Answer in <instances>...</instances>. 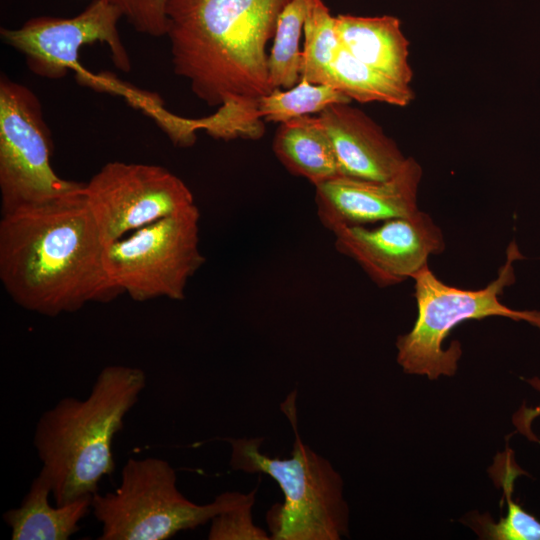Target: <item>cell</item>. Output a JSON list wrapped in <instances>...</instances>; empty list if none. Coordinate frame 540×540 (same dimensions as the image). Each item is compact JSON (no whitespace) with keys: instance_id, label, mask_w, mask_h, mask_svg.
I'll use <instances>...</instances> for the list:
<instances>
[{"instance_id":"6da1fadb","label":"cell","mask_w":540,"mask_h":540,"mask_svg":"<svg viewBox=\"0 0 540 540\" xmlns=\"http://www.w3.org/2000/svg\"><path fill=\"white\" fill-rule=\"evenodd\" d=\"M83 189L1 215L0 281L27 311L56 317L123 294L106 270Z\"/></svg>"},{"instance_id":"7a4b0ae2","label":"cell","mask_w":540,"mask_h":540,"mask_svg":"<svg viewBox=\"0 0 540 540\" xmlns=\"http://www.w3.org/2000/svg\"><path fill=\"white\" fill-rule=\"evenodd\" d=\"M291 0H169L175 74L209 106L272 91L266 46Z\"/></svg>"},{"instance_id":"3957f363","label":"cell","mask_w":540,"mask_h":540,"mask_svg":"<svg viewBox=\"0 0 540 540\" xmlns=\"http://www.w3.org/2000/svg\"><path fill=\"white\" fill-rule=\"evenodd\" d=\"M138 367L105 366L85 399L65 397L38 419L33 444L39 473L50 482L56 505L98 492L115 466L112 442L146 387Z\"/></svg>"},{"instance_id":"277c9868","label":"cell","mask_w":540,"mask_h":540,"mask_svg":"<svg viewBox=\"0 0 540 540\" xmlns=\"http://www.w3.org/2000/svg\"><path fill=\"white\" fill-rule=\"evenodd\" d=\"M296 396L294 390L280 405L294 432L291 457L264 454L263 438H229V465L235 471L266 474L279 485L284 501L266 515L271 540H339L349 530L343 480L299 435Z\"/></svg>"},{"instance_id":"5b68a950","label":"cell","mask_w":540,"mask_h":540,"mask_svg":"<svg viewBox=\"0 0 540 540\" xmlns=\"http://www.w3.org/2000/svg\"><path fill=\"white\" fill-rule=\"evenodd\" d=\"M514 241L507 248L506 261L498 276L485 288L465 290L443 283L429 269L422 268L414 279V297L418 315L413 328L396 341L397 362L405 373L437 379L453 376L462 355L461 344L452 342L445 350L444 339L459 323L502 316L525 321L540 329L539 311H518L499 300L507 286L515 281L513 264L521 258Z\"/></svg>"},{"instance_id":"8992f818","label":"cell","mask_w":540,"mask_h":540,"mask_svg":"<svg viewBox=\"0 0 540 540\" xmlns=\"http://www.w3.org/2000/svg\"><path fill=\"white\" fill-rule=\"evenodd\" d=\"M241 492L226 491L207 504L189 500L177 487L174 468L164 459L129 458L114 491L92 497L102 526L100 540H166L210 522Z\"/></svg>"},{"instance_id":"52a82bcc","label":"cell","mask_w":540,"mask_h":540,"mask_svg":"<svg viewBox=\"0 0 540 540\" xmlns=\"http://www.w3.org/2000/svg\"><path fill=\"white\" fill-rule=\"evenodd\" d=\"M199 222L194 204L106 245L108 275L134 301L183 300L189 279L205 263Z\"/></svg>"},{"instance_id":"ba28073f","label":"cell","mask_w":540,"mask_h":540,"mask_svg":"<svg viewBox=\"0 0 540 540\" xmlns=\"http://www.w3.org/2000/svg\"><path fill=\"white\" fill-rule=\"evenodd\" d=\"M53 141L35 93L0 79L1 215L51 202L84 188L59 177L51 164Z\"/></svg>"},{"instance_id":"9c48e42d","label":"cell","mask_w":540,"mask_h":540,"mask_svg":"<svg viewBox=\"0 0 540 540\" xmlns=\"http://www.w3.org/2000/svg\"><path fill=\"white\" fill-rule=\"evenodd\" d=\"M83 194L105 246L195 204L188 186L168 169L122 161L103 165Z\"/></svg>"},{"instance_id":"30bf717a","label":"cell","mask_w":540,"mask_h":540,"mask_svg":"<svg viewBox=\"0 0 540 540\" xmlns=\"http://www.w3.org/2000/svg\"><path fill=\"white\" fill-rule=\"evenodd\" d=\"M121 17L109 0H95L74 17H35L16 29L2 28L0 34L25 56L28 68L43 78L60 79L70 71L81 74L79 51L96 42L109 47L116 68L129 72L130 58L118 30Z\"/></svg>"},{"instance_id":"8fae6325","label":"cell","mask_w":540,"mask_h":540,"mask_svg":"<svg viewBox=\"0 0 540 540\" xmlns=\"http://www.w3.org/2000/svg\"><path fill=\"white\" fill-rule=\"evenodd\" d=\"M333 234L338 252L354 260L379 287L412 278L428 265L429 256L445 249L440 228L420 210L375 228L349 226Z\"/></svg>"},{"instance_id":"7c38bea8","label":"cell","mask_w":540,"mask_h":540,"mask_svg":"<svg viewBox=\"0 0 540 540\" xmlns=\"http://www.w3.org/2000/svg\"><path fill=\"white\" fill-rule=\"evenodd\" d=\"M422 168L406 158L400 170L383 181L338 176L315 186L317 216L331 231L366 226L415 214Z\"/></svg>"},{"instance_id":"4fadbf2b","label":"cell","mask_w":540,"mask_h":540,"mask_svg":"<svg viewBox=\"0 0 540 540\" xmlns=\"http://www.w3.org/2000/svg\"><path fill=\"white\" fill-rule=\"evenodd\" d=\"M341 176L383 181L393 177L406 157L364 112L349 104H334L319 113Z\"/></svg>"},{"instance_id":"5bb4252c","label":"cell","mask_w":540,"mask_h":540,"mask_svg":"<svg viewBox=\"0 0 540 540\" xmlns=\"http://www.w3.org/2000/svg\"><path fill=\"white\" fill-rule=\"evenodd\" d=\"M341 45L365 64L409 84L413 73L409 64V42L394 16L335 17Z\"/></svg>"},{"instance_id":"9a60e30c","label":"cell","mask_w":540,"mask_h":540,"mask_svg":"<svg viewBox=\"0 0 540 540\" xmlns=\"http://www.w3.org/2000/svg\"><path fill=\"white\" fill-rule=\"evenodd\" d=\"M49 480L38 474L21 505L3 513L13 540H67L80 530L79 522L90 512L93 495L63 505H51Z\"/></svg>"},{"instance_id":"2e32d148","label":"cell","mask_w":540,"mask_h":540,"mask_svg":"<svg viewBox=\"0 0 540 540\" xmlns=\"http://www.w3.org/2000/svg\"><path fill=\"white\" fill-rule=\"evenodd\" d=\"M273 151L293 175L314 187L341 176L331 141L318 116H302L281 123L273 141Z\"/></svg>"},{"instance_id":"e0dca14e","label":"cell","mask_w":540,"mask_h":540,"mask_svg":"<svg viewBox=\"0 0 540 540\" xmlns=\"http://www.w3.org/2000/svg\"><path fill=\"white\" fill-rule=\"evenodd\" d=\"M330 85L360 103L406 106L414 98L409 84L365 64L340 45L327 76Z\"/></svg>"},{"instance_id":"ac0fdd59","label":"cell","mask_w":540,"mask_h":540,"mask_svg":"<svg viewBox=\"0 0 540 540\" xmlns=\"http://www.w3.org/2000/svg\"><path fill=\"white\" fill-rule=\"evenodd\" d=\"M522 472L510 449L497 455L490 473L503 490L506 513L498 522H493L488 514L473 519V529L481 537L493 540H540V521L512 498L515 479Z\"/></svg>"},{"instance_id":"d6986e66","label":"cell","mask_w":540,"mask_h":540,"mask_svg":"<svg viewBox=\"0 0 540 540\" xmlns=\"http://www.w3.org/2000/svg\"><path fill=\"white\" fill-rule=\"evenodd\" d=\"M310 0H291L281 12L268 54V79L273 89H288L300 81L299 42Z\"/></svg>"},{"instance_id":"ffe728a7","label":"cell","mask_w":540,"mask_h":540,"mask_svg":"<svg viewBox=\"0 0 540 540\" xmlns=\"http://www.w3.org/2000/svg\"><path fill=\"white\" fill-rule=\"evenodd\" d=\"M300 79L325 84L341 45L333 17L323 0H310L303 26Z\"/></svg>"},{"instance_id":"44dd1931","label":"cell","mask_w":540,"mask_h":540,"mask_svg":"<svg viewBox=\"0 0 540 540\" xmlns=\"http://www.w3.org/2000/svg\"><path fill=\"white\" fill-rule=\"evenodd\" d=\"M352 100L338 89L325 84H313L305 79L293 87L273 89L259 98L258 108L262 118L275 123L320 113L334 104H349Z\"/></svg>"},{"instance_id":"7402d4cb","label":"cell","mask_w":540,"mask_h":540,"mask_svg":"<svg viewBox=\"0 0 540 540\" xmlns=\"http://www.w3.org/2000/svg\"><path fill=\"white\" fill-rule=\"evenodd\" d=\"M257 489L240 497L211 521L209 540H271L270 534L254 523L253 506Z\"/></svg>"},{"instance_id":"603a6c76","label":"cell","mask_w":540,"mask_h":540,"mask_svg":"<svg viewBox=\"0 0 540 540\" xmlns=\"http://www.w3.org/2000/svg\"><path fill=\"white\" fill-rule=\"evenodd\" d=\"M135 30L152 37L166 36L169 0H109Z\"/></svg>"},{"instance_id":"cb8c5ba5","label":"cell","mask_w":540,"mask_h":540,"mask_svg":"<svg viewBox=\"0 0 540 540\" xmlns=\"http://www.w3.org/2000/svg\"><path fill=\"white\" fill-rule=\"evenodd\" d=\"M523 380L540 393V377L535 376ZM539 416L540 403L534 407L521 406L512 417L516 432L523 434L531 441L538 442V438L532 432L531 424Z\"/></svg>"}]
</instances>
